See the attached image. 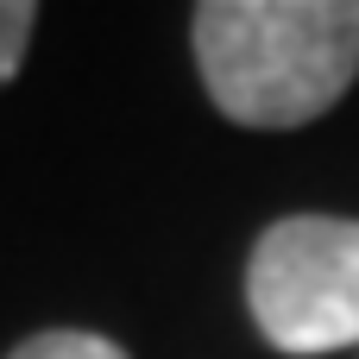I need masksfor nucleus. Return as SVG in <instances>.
<instances>
[{
    "label": "nucleus",
    "mask_w": 359,
    "mask_h": 359,
    "mask_svg": "<svg viewBox=\"0 0 359 359\" xmlns=\"http://www.w3.org/2000/svg\"><path fill=\"white\" fill-rule=\"evenodd\" d=\"M32 25H38V6L32 0H0V88L19 76L25 44H32Z\"/></svg>",
    "instance_id": "20e7f679"
},
{
    "label": "nucleus",
    "mask_w": 359,
    "mask_h": 359,
    "mask_svg": "<svg viewBox=\"0 0 359 359\" xmlns=\"http://www.w3.org/2000/svg\"><path fill=\"white\" fill-rule=\"evenodd\" d=\"M189 44L208 101L233 126L322 120L359 76V0H202Z\"/></svg>",
    "instance_id": "f257e3e1"
},
{
    "label": "nucleus",
    "mask_w": 359,
    "mask_h": 359,
    "mask_svg": "<svg viewBox=\"0 0 359 359\" xmlns=\"http://www.w3.org/2000/svg\"><path fill=\"white\" fill-rule=\"evenodd\" d=\"M246 309L290 359L359 347V221L284 215L252 240Z\"/></svg>",
    "instance_id": "f03ea898"
},
{
    "label": "nucleus",
    "mask_w": 359,
    "mask_h": 359,
    "mask_svg": "<svg viewBox=\"0 0 359 359\" xmlns=\"http://www.w3.org/2000/svg\"><path fill=\"white\" fill-rule=\"evenodd\" d=\"M6 359H133V353L88 328H44V334H25Z\"/></svg>",
    "instance_id": "7ed1b4c3"
}]
</instances>
